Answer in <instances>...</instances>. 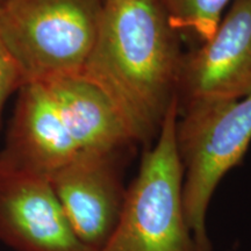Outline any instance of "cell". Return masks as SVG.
Listing matches in <instances>:
<instances>
[{
	"mask_svg": "<svg viewBox=\"0 0 251 251\" xmlns=\"http://www.w3.org/2000/svg\"><path fill=\"white\" fill-rule=\"evenodd\" d=\"M187 102L251 93V0H233L212 37L181 58L177 92Z\"/></svg>",
	"mask_w": 251,
	"mask_h": 251,
	"instance_id": "cell-6",
	"label": "cell"
},
{
	"mask_svg": "<svg viewBox=\"0 0 251 251\" xmlns=\"http://www.w3.org/2000/svg\"><path fill=\"white\" fill-rule=\"evenodd\" d=\"M177 148L184 169L185 218L198 251H211L206 215L215 188L238 165L251 142V93L238 100L187 102L178 118Z\"/></svg>",
	"mask_w": 251,
	"mask_h": 251,
	"instance_id": "cell-4",
	"label": "cell"
},
{
	"mask_svg": "<svg viewBox=\"0 0 251 251\" xmlns=\"http://www.w3.org/2000/svg\"><path fill=\"white\" fill-rule=\"evenodd\" d=\"M2 1V0H0V2H1Z\"/></svg>",
	"mask_w": 251,
	"mask_h": 251,
	"instance_id": "cell-12",
	"label": "cell"
},
{
	"mask_svg": "<svg viewBox=\"0 0 251 251\" xmlns=\"http://www.w3.org/2000/svg\"><path fill=\"white\" fill-rule=\"evenodd\" d=\"M175 30L190 31L206 42L233 0H157Z\"/></svg>",
	"mask_w": 251,
	"mask_h": 251,
	"instance_id": "cell-10",
	"label": "cell"
},
{
	"mask_svg": "<svg viewBox=\"0 0 251 251\" xmlns=\"http://www.w3.org/2000/svg\"><path fill=\"white\" fill-rule=\"evenodd\" d=\"M19 93L7 143L0 156L49 179L79 152L42 81L24 84Z\"/></svg>",
	"mask_w": 251,
	"mask_h": 251,
	"instance_id": "cell-8",
	"label": "cell"
},
{
	"mask_svg": "<svg viewBox=\"0 0 251 251\" xmlns=\"http://www.w3.org/2000/svg\"><path fill=\"white\" fill-rule=\"evenodd\" d=\"M80 155H115L133 143L105 93L83 75L42 81Z\"/></svg>",
	"mask_w": 251,
	"mask_h": 251,
	"instance_id": "cell-9",
	"label": "cell"
},
{
	"mask_svg": "<svg viewBox=\"0 0 251 251\" xmlns=\"http://www.w3.org/2000/svg\"><path fill=\"white\" fill-rule=\"evenodd\" d=\"M0 241L15 251H94L75 233L48 178L1 156Z\"/></svg>",
	"mask_w": 251,
	"mask_h": 251,
	"instance_id": "cell-5",
	"label": "cell"
},
{
	"mask_svg": "<svg viewBox=\"0 0 251 251\" xmlns=\"http://www.w3.org/2000/svg\"><path fill=\"white\" fill-rule=\"evenodd\" d=\"M24 84L23 75L0 37V120L6 100Z\"/></svg>",
	"mask_w": 251,
	"mask_h": 251,
	"instance_id": "cell-11",
	"label": "cell"
},
{
	"mask_svg": "<svg viewBox=\"0 0 251 251\" xmlns=\"http://www.w3.org/2000/svg\"><path fill=\"white\" fill-rule=\"evenodd\" d=\"M179 43L157 0H105L83 75L109 99L133 142L158 134L177 97Z\"/></svg>",
	"mask_w": 251,
	"mask_h": 251,
	"instance_id": "cell-1",
	"label": "cell"
},
{
	"mask_svg": "<svg viewBox=\"0 0 251 251\" xmlns=\"http://www.w3.org/2000/svg\"><path fill=\"white\" fill-rule=\"evenodd\" d=\"M117 155H80L49 178L72 229L94 251L108 242L124 205Z\"/></svg>",
	"mask_w": 251,
	"mask_h": 251,
	"instance_id": "cell-7",
	"label": "cell"
},
{
	"mask_svg": "<svg viewBox=\"0 0 251 251\" xmlns=\"http://www.w3.org/2000/svg\"><path fill=\"white\" fill-rule=\"evenodd\" d=\"M105 0H2L0 37L25 84L79 75Z\"/></svg>",
	"mask_w": 251,
	"mask_h": 251,
	"instance_id": "cell-3",
	"label": "cell"
},
{
	"mask_svg": "<svg viewBox=\"0 0 251 251\" xmlns=\"http://www.w3.org/2000/svg\"><path fill=\"white\" fill-rule=\"evenodd\" d=\"M179 99L165 113L158 139L126 191L118 225L100 251H198L183 205L184 169L177 148Z\"/></svg>",
	"mask_w": 251,
	"mask_h": 251,
	"instance_id": "cell-2",
	"label": "cell"
}]
</instances>
